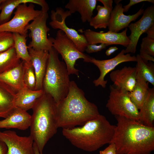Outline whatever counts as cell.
<instances>
[{
    "label": "cell",
    "mask_w": 154,
    "mask_h": 154,
    "mask_svg": "<svg viewBox=\"0 0 154 154\" xmlns=\"http://www.w3.org/2000/svg\"><path fill=\"white\" fill-rule=\"evenodd\" d=\"M115 116L117 123L110 143L115 144L117 154H151L154 150V127L123 116Z\"/></svg>",
    "instance_id": "1"
},
{
    "label": "cell",
    "mask_w": 154,
    "mask_h": 154,
    "mask_svg": "<svg viewBox=\"0 0 154 154\" xmlns=\"http://www.w3.org/2000/svg\"><path fill=\"white\" fill-rule=\"evenodd\" d=\"M56 112L57 127L62 129L82 126L100 114L97 106L86 99L74 81H71L67 96L56 104Z\"/></svg>",
    "instance_id": "2"
},
{
    "label": "cell",
    "mask_w": 154,
    "mask_h": 154,
    "mask_svg": "<svg viewBox=\"0 0 154 154\" xmlns=\"http://www.w3.org/2000/svg\"><path fill=\"white\" fill-rule=\"evenodd\" d=\"M115 127L105 116L100 114L81 126L63 129L62 132L74 146L91 152L110 143Z\"/></svg>",
    "instance_id": "3"
},
{
    "label": "cell",
    "mask_w": 154,
    "mask_h": 154,
    "mask_svg": "<svg viewBox=\"0 0 154 154\" xmlns=\"http://www.w3.org/2000/svg\"><path fill=\"white\" fill-rule=\"evenodd\" d=\"M32 109L30 135L42 153L46 144L56 133L58 128L56 103L51 96L44 93Z\"/></svg>",
    "instance_id": "4"
},
{
    "label": "cell",
    "mask_w": 154,
    "mask_h": 154,
    "mask_svg": "<svg viewBox=\"0 0 154 154\" xmlns=\"http://www.w3.org/2000/svg\"><path fill=\"white\" fill-rule=\"evenodd\" d=\"M48 52L42 89L44 93L51 96L57 104L67 95L71 81L66 65L60 60L58 52L52 47Z\"/></svg>",
    "instance_id": "5"
},
{
    "label": "cell",
    "mask_w": 154,
    "mask_h": 154,
    "mask_svg": "<svg viewBox=\"0 0 154 154\" xmlns=\"http://www.w3.org/2000/svg\"><path fill=\"white\" fill-rule=\"evenodd\" d=\"M48 38L52 47L64 61L68 74H75L79 77V70L74 66L76 61L82 59L84 62H89L91 57L80 52L73 42L61 30L57 31L54 38Z\"/></svg>",
    "instance_id": "6"
},
{
    "label": "cell",
    "mask_w": 154,
    "mask_h": 154,
    "mask_svg": "<svg viewBox=\"0 0 154 154\" xmlns=\"http://www.w3.org/2000/svg\"><path fill=\"white\" fill-rule=\"evenodd\" d=\"M110 90L106 107L111 114L140 122L139 110L131 100L128 92L114 85L110 86Z\"/></svg>",
    "instance_id": "7"
},
{
    "label": "cell",
    "mask_w": 154,
    "mask_h": 154,
    "mask_svg": "<svg viewBox=\"0 0 154 154\" xmlns=\"http://www.w3.org/2000/svg\"><path fill=\"white\" fill-rule=\"evenodd\" d=\"M34 5L30 3L20 4L16 8L13 18L9 21L0 25V32L17 33L21 35L27 34L26 26L41 13V10H36Z\"/></svg>",
    "instance_id": "8"
},
{
    "label": "cell",
    "mask_w": 154,
    "mask_h": 154,
    "mask_svg": "<svg viewBox=\"0 0 154 154\" xmlns=\"http://www.w3.org/2000/svg\"><path fill=\"white\" fill-rule=\"evenodd\" d=\"M48 18V12L42 11L41 13L26 26V29L30 31L29 36L31 38L28 48L48 51L51 48L47 35L50 30L46 25Z\"/></svg>",
    "instance_id": "9"
},
{
    "label": "cell",
    "mask_w": 154,
    "mask_h": 154,
    "mask_svg": "<svg viewBox=\"0 0 154 154\" xmlns=\"http://www.w3.org/2000/svg\"><path fill=\"white\" fill-rule=\"evenodd\" d=\"M71 14L68 10L65 11L61 7H57L51 12V21L49 23L54 29L63 31L75 44L77 48L83 53L88 44L86 39L83 34H80L75 30L69 28L65 23V20Z\"/></svg>",
    "instance_id": "10"
},
{
    "label": "cell",
    "mask_w": 154,
    "mask_h": 154,
    "mask_svg": "<svg viewBox=\"0 0 154 154\" xmlns=\"http://www.w3.org/2000/svg\"><path fill=\"white\" fill-rule=\"evenodd\" d=\"M154 24V6L148 7L143 13L141 17L137 21L130 24L128 27L131 34L128 37L130 43L126 48L125 54L134 53L139 38L142 34L145 33L148 29Z\"/></svg>",
    "instance_id": "11"
},
{
    "label": "cell",
    "mask_w": 154,
    "mask_h": 154,
    "mask_svg": "<svg viewBox=\"0 0 154 154\" xmlns=\"http://www.w3.org/2000/svg\"><path fill=\"white\" fill-rule=\"evenodd\" d=\"M125 54V50L123 49L115 57L110 59L99 60L91 57L89 62L95 65L99 69L100 72L99 77L93 81L95 86H100L105 88L108 82L107 80H105V77L119 64L126 62H136V56H132L128 53Z\"/></svg>",
    "instance_id": "12"
},
{
    "label": "cell",
    "mask_w": 154,
    "mask_h": 154,
    "mask_svg": "<svg viewBox=\"0 0 154 154\" xmlns=\"http://www.w3.org/2000/svg\"><path fill=\"white\" fill-rule=\"evenodd\" d=\"M0 140L6 145L7 154H35L32 137L21 136L10 130L0 131Z\"/></svg>",
    "instance_id": "13"
},
{
    "label": "cell",
    "mask_w": 154,
    "mask_h": 154,
    "mask_svg": "<svg viewBox=\"0 0 154 154\" xmlns=\"http://www.w3.org/2000/svg\"><path fill=\"white\" fill-rule=\"evenodd\" d=\"M127 29L122 32L116 33L108 31L106 32H97L90 29L81 31L88 44L103 43L108 46L113 44L121 45L127 47L130 41L127 35Z\"/></svg>",
    "instance_id": "14"
},
{
    "label": "cell",
    "mask_w": 154,
    "mask_h": 154,
    "mask_svg": "<svg viewBox=\"0 0 154 154\" xmlns=\"http://www.w3.org/2000/svg\"><path fill=\"white\" fill-rule=\"evenodd\" d=\"M144 10L141 8L136 13L131 15L124 14L121 3L116 4L111 13L108 26L109 31L116 33L127 28L130 23L134 21L143 13Z\"/></svg>",
    "instance_id": "15"
},
{
    "label": "cell",
    "mask_w": 154,
    "mask_h": 154,
    "mask_svg": "<svg viewBox=\"0 0 154 154\" xmlns=\"http://www.w3.org/2000/svg\"><path fill=\"white\" fill-rule=\"evenodd\" d=\"M31 117L27 111L14 107L5 118L0 120V128L25 130L30 127Z\"/></svg>",
    "instance_id": "16"
},
{
    "label": "cell",
    "mask_w": 154,
    "mask_h": 154,
    "mask_svg": "<svg viewBox=\"0 0 154 154\" xmlns=\"http://www.w3.org/2000/svg\"><path fill=\"white\" fill-rule=\"evenodd\" d=\"M110 77L115 86L130 92L136 82L135 67L125 66L121 69L112 71Z\"/></svg>",
    "instance_id": "17"
},
{
    "label": "cell",
    "mask_w": 154,
    "mask_h": 154,
    "mask_svg": "<svg viewBox=\"0 0 154 154\" xmlns=\"http://www.w3.org/2000/svg\"><path fill=\"white\" fill-rule=\"evenodd\" d=\"M30 60L36 76L35 90L42 89V82L47 66L49 52L44 50H36L28 48Z\"/></svg>",
    "instance_id": "18"
},
{
    "label": "cell",
    "mask_w": 154,
    "mask_h": 154,
    "mask_svg": "<svg viewBox=\"0 0 154 154\" xmlns=\"http://www.w3.org/2000/svg\"><path fill=\"white\" fill-rule=\"evenodd\" d=\"M44 93L42 89L32 90L26 87L23 88L16 93L14 106L26 111L32 109Z\"/></svg>",
    "instance_id": "19"
},
{
    "label": "cell",
    "mask_w": 154,
    "mask_h": 154,
    "mask_svg": "<svg viewBox=\"0 0 154 154\" xmlns=\"http://www.w3.org/2000/svg\"><path fill=\"white\" fill-rule=\"evenodd\" d=\"M97 0H69L65 6L72 14L76 12L79 13L82 22H90L93 15Z\"/></svg>",
    "instance_id": "20"
},
{
    "label": "cell",
    "mask_w": 154,
    "mask_h": 154,
    "mask_svg": "<svg viewBox=\"0 0 154 154\" xmlns=\"http://www.w3.org/2000/svg\"><path fill=\"white\" fill-rule=\"evenodd\" d=\"M23 61L2 73L0 74V81L4 83L16 92L26 88L23 80Z\"/></svg>",
    "instance_id": "21"
},
{
    "label": "cell",
    "mask_w": 154,
    "mask_h": 154,
    "mask_svg": "<svg viewBox=\"0 0 154 154\" xmlns=\"http://www.w3.org/2000/svg\"><path fill=\"white\" fill-rule=\"evenodd\" d=\"M16 92L0 81V117L5 118L14 107Z\"/></svg>",
    "instance_id": "22"
},
{
    "label": "cell",
    "mask_w": 154,
    "mask_h": 154,
    "mask_svg": "<svg viewBox=\"0 0 154 154\" xmlns=\"http://www.w3.org/2000/svg\"><path fill=\"white\" fill-rule=\"evenodd\" d=\"M139 121L144 125L153 127L154 121V88H149L147 98L139 110Z\"/></svg>",
    "instance_id": "23"
},
{
    "label": "cell",
    "mask_w": 154,
    "mask_h": 154,
    "mask_svg": "<svg viewBox=\"0 0 154 154\" xmlns=\"http://www.w3.org/2000/svg\"><path fill=\"white\" fill-rule=\"evenodd\" d=\"M148 82L141 78H136V82L132 90L128 92L131 100L139 110L147 98L149 88Z\"/></svg>",
    "instance_id": "24"
},
{
    "label": "cell",
    "mask_w": 154,
    "mask_h": 154,
    "mask_svg": "<svg viewBox=\"0 0 154 154\" xmlns=\"http://www.w3.org/2000/svg\"><path fill=\"white\" fill-rule=\"evenodd\" d=\"M136 77L143 78L154 86V64L152 62L144 60L139 54L136 56Z\"/></svg>",
    "instance_id": "25"
},
{
    "label": "cell",
    "mask_w": 154,
    "mask_h": 154,
    "mask_svg": "<svg viewBox=\"0 0 154 154\" xmlns=\"http://www.w3.org/2000/svg\"><path fill=\"white\" fill-rule=\"evenodd\" d=\"M35 0H3L1 5L0 25L10 20L13 11L19 5L22 4L35 3Z\"/></svg>",
    "instance_id": "26"
},
{
    "label": "cell",
    "mask_w": 154,
    "mask_h": 154,
    "mask_svg": "<svg viewBox=\"0 0 154 154\" xmlns=\"http://www.w3.org/2000/svg\"><path fill=\"white\" fill-rule=\"evenodd\" d=\"M14 46L0 52V74L15 67L21 62Z\"/></svg>",
    "instance_id": "27"
},
{
    "label": "cell",
    "mask_w": 154,
    "mask_h": 154,
    "mask_svg": "<svg viewBox=\"0 0 154 154\" xmlns=\"http://www.w3.org/2000/svg\"><path fill=\"white\" fill-rule=\"evenodd\" d=\"M14 47L18 57L22 61L29 62L30 57L27 45V34L21 35L17 33H13Z\"/></svg>",
    "instance_id": "28"
},
{
    "label": "cell",
    "mask_w": 154,
    "mask_h": 154,
    "mask_svg": "<svg viewBox=\"0 0 154 154\" xmlns=\"http://www.w3.org/2000/svg\"><path fill=\"white\" fill-rule=\"evenodd\" d=\"M97 14L92 17L89 22L90 25L94 29H106L108 27L111 11L104 6L98 5Z\"/></svg>",
    "instance_id": "29"
},
{
    "label": "cell",
    "mask_w": 154,
    "mask_h": 154,
    "mask_svg": "<svg viewBox=\"0 0 154 154\" xmlns=\"http://www.w3.org/2000/svg\"><path fill=\"white\" fill-rule=\"evenodd\" d=\"M139 55L144 60L154 62V38L147 36L142 38Z\"/></svg>",
    "instance_id": "30"
},
{
    "label": "cell",
    "mask_w": 154,
    "mask_h": 154,
    "mask_svg": "<svg viewBox=\"0 0 154 154\" xmlns=\"http://www.w3.org/2000/svg\"><path fill=\"white\" fill-rule=\"evenodd\" d=\"M23 80L24 84L26 88L32 90H35L36 78L32 63L31 61H23Z\"/></svg>",
    "instance_id": "31"
},
{
    "label": "cell",
    "mask_w": 154,
    "mask_h": 154,
    "mask_svg": "<svg viewBox=\"0 0 154 154\" xmlns=\"http://www.w3.org/2000/svg\"><path fill=\"white\" fill-rule=\"evenodd\" d=\"M13 33L0 32V52L5 51L14 46Z\"/></svg>",
    "instance_id": "32"
},
{
    "label": "cell",
    "mask_w": 154,
    "mask_h": 154,
    "mask_svg": "<svg viewBox=\"0 0 154 154\" xmlns=\"http://www.w3.org/2000/svg\"><path fill=\"white\" fill-rule=\"evenodd\" d=\"M108 46L106 44L101 43L99 45L96 44H88L86 48L85 51L88 53H91L101 51Z\"/></svg>",
    "instance_id": "33"
},
{
    "label": "cell",
    "mask_w": 154,
    "mask_h": 154,
    "mask_svg": "<svg viewBox=\"0 0 154 154\" xmlns=\"http://www.w3.org/2000/svg\"><path fill=\"white\" fill-rule=\"evenodd\" d=\"M100 154H117L116 147L113 143H109L105 149L99 152Z\"/></svg>",
    "instance_id": "34"
},
{
    "label": "cell",
    "mask_w": 154,
    "mask_h": 154,
    "mask_svg": "<svg viewBox=\"0 0 154 154\" xmlns=\"http://www.w3.org/2000/svg\"><path fill=\"white\" fill-rule=\"evenodd\" d=\"M144 1L148 2L152 4L154 3V0H130L128 4L124 6L123 7V12H127L130 8L132 6L139 3Z\"/></svg>",
    "instance_id": "35"
},
{
    "label": "cell",
    "mask_w": 154,
    "mask_h": 154,
    "mask_svg": "<svg viewBox=\"0 0 154 154\" xmlns=\"http://www.w3.org/2000/svg\"><path fill=\"white\" fill-rule=\"evenodd\" d=\"M99 1L101 2L106 8L108 9L111 11L113 10L112 4L113 1L112 0H98Z\"/></svg>",
    "instance_id": "36"
},
{
    "label": "cell",
    "mask_w": 154,
    "mask_h": 154,
    "mask_svg": "<svg viewBox=\"0 0 154 154\" xmlns=\"http://www.w3.org/2000/svg\"><path fill=\"white\" fill-rule=\"evenodd\" d=\"M8 149L4 142L0 140V154H7Z\"/></svg>",
    "instance_id": "37"
},
{
    "label": "cell",
    "mask_w": 154,
    "mask_h": 154,
    "mask_svg": "<svg viewBox=\"0 0 154 154\" xmlns=\"http://www.w3.org/2000/svg\"><path fill=\"white\" fill-rule=\"evenodd\" d=\"M145 33L147 34V37L154 38V24L150 27Z\"/></svg>",
    "instance_id": "38"
},
{
    "label": "cell",
    "mask_w": 154,
    "mask_h": 154,
    "mask_svg": "<svg viewBox=\"0 0 154 154\" xmlns=\"http://www.w3.org/2000/svg\"><path fill=\"white\" fill-rule=\"evenodd\" d=\"M118 49V48L116 46L111 47L106 50L105 52V54L107 56H110Z\"/></svg>",
    "instance_id": "39"
},
{
    "label": "cell",
    "mask_w": 154,
    "mask_h": 154,
    "mask_svg": "<svg viewBox=\"0 0 154 154\" xmlns=\"http://www.w3.org/2000/svg\"><path fill=\"white\" fill-rule=\"evenodd\" d=\"M33 147L35 154H43L42 153H40L37 147L34 142L33 143Z\"/></svg>",
    "instance_id": "40"
},
{
    "label": "cell",
    "mask_w": 154,
    "mask_h": 154,
    "mask_svg": "<svg viewBox=\"0 0 154 154\" xmlns=\"http://www.w3.org/2000/svg\"><path fill=\"white\" fill-rule=\"evenodd\" d=\"M121 1V0H115L114 2L116 4H118L119 3V2L120 1Z\"/></svg>",
    "instance_id": "41"
},
{
    "label": "cell",
    "mask_w": 154,
    "mask_h": 154,
    "mask_svg": "<svg viewBox=\"0 0 154 154\" xmlns=\"http://www.w3.org/2000/svg\"><path fill=\"white\" fill-rule=\"evenodd\" d=\"M3 0H0V5H1V4L3 2Z\"/></svg>",
    "instance_id": "42"
},
{
    "label": "cell",
    "mask_w": 154,
    "mask_h": 154,
    "mask_svg": "<svg viewBox=\"0 0 154 154\" xmlns=\"http://www.w3.org/2000/svg\"><path fill=\"white\" fill-rule=\"evenodd\" d=\"M1 10V5H0V11Z\"/></svg>",
    "instance_id": "43"
}]
</instances>
